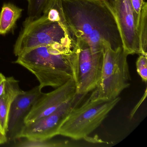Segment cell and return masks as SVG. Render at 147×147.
<instances>
[{"label":"cell","mask_w":147,"mask_h":147,"mask_svg":"<svg viewBox=\"0 0 147 147\" xmlns=\"http://www.w3.org/2000/svg\"><path fill=\"white\" fill-rule=\"evenodd\" d=\"M76 55L73 65L76 94L85 96L94 90L100 77L103 62L102 52H92L86 42L76 38Z\"/></svg>","instance_id":"8992f818"},{"label":"cell","mask_w":147,"mask_h":147,"mask_svg":"<svg viewBox=\"0 0 147 147\" xmlns=\"http://www.w3.org/2000/svg\"><path fill=\"white\" fill-rule=\"evenodd\" d=\"M71 40L74 39L60 24L41 15L32 20H25L14 45L13 52L18 57L36 47Z\"/></svg>","instance_id":"5b68a950"},{"label":"cell","mask_w":147,"mask_h":147,"mask_svg":"<svg viewBox=\"0 0 147 147\" xmlns=\"http://www.w3.org/2000/svg\"><path fill=\"white\" fill-rule=\"evenodd\" d=\"M147 3L144 1L138 25V37L141 55L147 56Z\"/></svg>","instance_id":"5bb4252c"},{"label":"cell","mask_w":147,"mask_h":147,"mask_svg":"<svg viewBox=\"0 0 147 147\" xmlns=\"http://www.w3.org/2000/svg\"><path fill=\"white\" fill-rule=\"evenodd\" d=\"M68 29L72 38L86 42L92 52H102L107 45L123 48L114 16L102 0H62Z\"/></svg>","instance_id":"6da1fadb"},{"label":"cell","mask_w":147,"mask_h":147,"mask_svg":"<svg viewBox=\"0 0 147 147\" xmlns=\"http://www.w3.org/2000/svg\"><path fill=\"white\" fill-rule=\"evenodd\" d=\"M23 9L11 3H5L0 12V35H5L14 29Z\"/></svg>","instance_id":"7c38bea8"},{"label":"cell","mask_w":147,"mask_h":147,"mask_svg":"<svg viewBox=\"0 0 147 147\" xmlns=\"http://www.w3.org/2000/svg\"><path fill=\"white\" fill-rule=\"evenodd\" d=\"M135 18V23L137 27L138 28L140 20V15L142 7L143 5L144 0H130Z\"/></svg>","instance_id":"ac0fdd59"},{"label":"cell","mask_w":147,"mask_h":147,"mask_svg":"<svg viewBox=\"0 0 147 147\" xmlns=\"http://www.w3.org/2000/svg\"><path fill=\"white\" fill-rule=\"evenodd\" d=\"M114 16L124 51L128 55H141L138 31L130 0H102Z\"/></svg>","instance_id":"ba28073f"},{"label":"cell","mask_w":147,"mask_h":147,"mask_svg":"<svg viewBox=\"0 0 147 147\" xmlns=\"http://www.w3.org/2000/svg\"><path fill=\"white\" fill-rule=\"evenodd\" d=\"M42 14L51 21L57 22L69 32L64 16L62 0H48Z\"/></svg>","instance_id":"4fadbf2b"},{"label":"cell","mask_w":147,"mask_h":147,"mask_svg":"<svg viewBox=\"0 0 147 147\" xmlns=\"http://www.w3.org/2000/svg\"><path fill=\"white\" fill-rule=\"evenodd\" d=\"M7 136H3L0 133V144H4L7 142Z\"/></svg>","instance_id":"d6986e66"},{"label":"cell","mask_w":147,"mask_h":147,"mask_svg":"<svg viewBox=\"0 0 147 147\" xmlns=\"http://www.w3.org/2000/svg\"><path fill=\"white\" fill-rule=\"evenodd\" d=\"M101 77L91 94L98 100H111L130 86L131 81L128 55L123 48L113 50L107 45L103 50Z\"/></svg>","instance_id":"277c9868"},{"label":"cell","mask_w":147,"mask_h":147,"mask_svg":"<svg viewBox=\"0 0 147 147\" xmlns=\"http://www.w3.org/2000/svg\"><path fill=\"white\" fill-rule=\"evenodd\" d=\"M76 47L74 40L39 46L19 56L14 63L32 73L40 88H56L73 78Z\"/></svg>","instance_id":"7a4b0ae2"},{"label":"cell","mask_w":147,"mask_h":147,"mask_svg":"<svg viewBox=\"0 0 147 147\" xmlns=\"http://www.w3.org/2000/svg\"><path fill=\"white\" fill-rule=\"evenodd\" d=\"M121 100L95 99L92 94L81 106L71 110L62 124L58 135L75 140L85 139L102 124Z\"/></svg>","instance_id":"3957f363"},{"label":"cell","mask_w":147,"mask_h":147,"mask_svg":"<svg viewBox=\"0 0 147 147\" xmlns=\"http://www.w3.org/2000/svg\"><path fill=\"white\" fill-rule=\"evenodd\" d=\"M137 72L143 81H147V56L141 55L136 62Z\"/></svg>","instance_id":"e0dca14e"},{"label":"cell","mask_w":147,"mask_h":147,"mask_svg":"<svg viewBox=\"0 0 147 147\" xmlns=\"http://www.w3.org/2000/svg\"><path fill=\"white\" fill-rule=\"evenodd\" d=\"M19 82L13 76L7 77L0 73V133L7 136L8 118L11 105L23 92Z\"/></svg>","instance_id":"30bf717a"},{"label":"cell","mask_w":147,"mask_h":147,"mask_svg":"<svg viewBox=\"0 0 147 147\" xmlns=\"http://www.w3.org/2000/svg\"><path fill=\"white\" fill-rule=\"evenodd\" d=\"M39 86L18 94L12 103L8 118V133L14 131L22 119L43 93Z\"/></svg>","instance_id":"8fae6325"},{"label":"cell","mask_w":147,"mask_h":147,"mask_svg":"<svg viewBox=\"0 0 147 147\" xmlns=\"http://www.w3.org/2000/svg\"><path fill=\"white\" fill-rule=\"evenodd\" d=\"M84 97L76 94L51 114L33 123L24 124L15 137L35 141H46L57 136L63 121L71 110L80 105Z\"/></svg>","instance_id":"52a82bcc"},{"label":"cell","mask_w":147,"mask_h":147,"mask_svg":"<svg viewBox=\"0 0 147 147\" xmlns=\"http://www.w3.org/2000/svg\"><path fill=\"white\" fill-rule=\"evenodd\" d=\"M28 2V18L32 20L42 15L48 0H26Z\"/></svg>","instance_id":"9a60e30c"},{"label":"cell","mask_w":147,"mask_h":147,"mask_svg":"<svg viewBox=\"0 0 147 147\" xmlns=\"http://www.w3.org/2000/svg\"><path fill=\"white\" fill-rule=\"evenodd\" d=\"M76 94V85L73 78L52 92L43 93L26 115L24 124L31 123L51 114Z\"/></svg>","instance_id":"9c48e42d"},{"label":"cell","mask_w":147,"mask_h":147,"mask_svg":"<svg viewBox=\"0 0 147 147\" xmlns=\"http://www.w3.org/2000/svg\"><path fill=\"white\" fill-rule=\"evenodd\" d=\"M23 142L18 143L16 145L20 147H53L66 146V143L59 142H50L49 140L46 141H35V140L26 139Z\"/></svg>","instance_id":"2e32d148"}]
</instances>
